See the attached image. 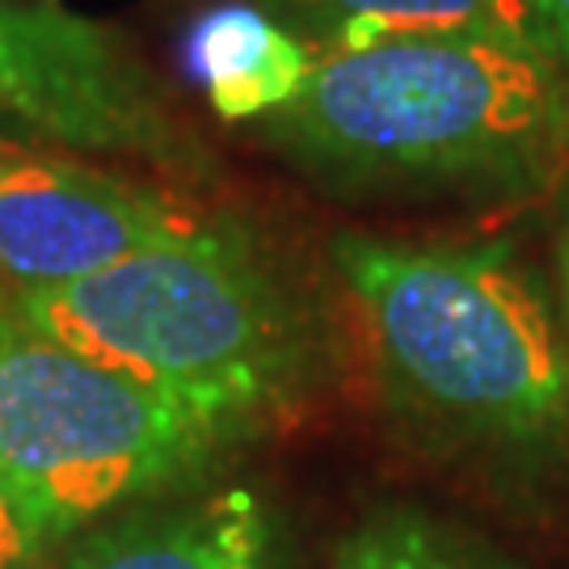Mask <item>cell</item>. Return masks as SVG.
<instances>
[{
  "mask_svg": "<svg viewBox=\"0 0 569 569\" xmlns=\"http://www.w3.org/2000/svg\"><path fill=\"white\" fill-rule=\"evenodd\" d=\"M329 270L388 427L409 448L536 472L569 456V350L510 244L346 228Z\"/></svg>",
  "mask_w": 569,
  "mask_h": 569,
  "instance_id": "1",
  "label": "cell"
},
{
  "mask_svg": "<svg viewBox=\"0 0 569 569\" xmlns=\"http://www.w3.org/2000/svg\"><path fill=\"white\" fill-rule=\"evenodd\" d=\"M9 296L51 338L237 448L291 418L326 371V317L312 291L228 211L89 279Z\"/></svg>",
  "mask_w": 569,
  "mask_h": 569,
  "instance_id": "2",
  "label": "cell"
},
{
  "mask_svg": "<svg viewBox=\"0 0 569 569\" xmlns=\"http://www.w3.org/2000/svg\"><path fill=\"white\" fill-rule=\"evenodd\" d=\"M308 178L350 190H519L569 152V77L493 34L317 51L291 102L253 122Z\"/></svg>",
  "mask_w": 569,
  "mask_h": 569,
  "instance_id": "3",
  "label": "cell"
},
{
  "mask_svg": "<svg viewBox=\"0 0 569 569\" xmlns=\"http://www.w3.org/2000/svg\"><path fill=\"white\" fill-rule=\"evenodd\" d=\"M237 451L51 338L0 287V472L47 557L114 510L220 477Z\"/></svg>",
  "mask_w": 569,
  "mask_h": 569,
  "instance_id": "4",
  "label": "cell"
},
{
  "mask_svg": "<svg viewBox=\"0 0 569 569\" xmlns=\"http://www.w3.org/2000/svg\"><path fill=\"white\" fill-rule=\"evenodd\" d=\"M0 136L127 164L186 190L216 178V157L136 47L60 0H0Z\"/></svg>",
  "mask_w": 569,
  "mask_h": 569,
  "instance_id": "5",
  "label": "cell"
},
{
  "mask_svg": "<svg viewBox=\"0 0 569 569\" xmlns=\"http://www.w3.org/2000/svg\"><path fill=\"white\" fill-rule=\"evenodd\" d=\"M220 211L186 186L0 136V287L56 291L140 249L186 237Z\"/></svg>",
  "mask_w": 569,
  "mask_h": 569,
  "instance_id": "6",
  "label": "cell"
},
{
  "mask_svg": "<svg viewBox=\"0 0 569 569\" xmlns=\"http://www.w3.org/2000/svg\"><path fill=\"white\" fill-rule=\"evenodd\" d=\"M287 519L244 477H207L77 531L47 569H287Z\"/></svg>",
  "mask_w": 569,
  "mask_h": 569,
  "instance_id": "7",
  "label": "cell"
},
{
  "mask_svg": "<svg viewBox=\"0 0 569 569\" xmlns=\"http://www.w3.org/2000/svg\"><path fill=\"white\" fill-rule=\"evenodd\" d=\"M186 60L224 122H262L291 102L317 47L262 4H220L194 21Z\"/></svg>",
  "mask_w": 569,
  "mask_h": 569,
  "instance_id": "8",
  "label": "cell"
},
{
  "mask_svg": "<svg viewBox=\"0 0 569 569\" xmlns=\"http://www.w3.org/2000/svg\"><path fill=\"white\" fill-rule=\"evenodd\" d=\"M317 51L409 34H493L545 47L531 0H253Z\"/></svg>",
  "mask_w": 569,
  "mask_h": 569,
  "instance_id": "9",
  "label": "cell"
},
{
  "mask_svg": "<svg viewBox=\"0 0 569 569\" xmlns=\"http://www.w3.org/2000/svg\"><path fill=\"white\" fill-rule=\"evenodd\" d=\"M329 569H519L481 531L439 510L385 498L333 545Z\"/></svg>",
  "mask_w": 569,
  "mask_h": 569,
  "instance_id": "10",
  "label": "cell"
},
{
  "mask_svg": "<svg viewBox=\"0 0 569 569\" xmlns=\"http://www.w3.org/2000/svg\"><path fill=\"white\" fill-rule=\"evenodd\" d=\"M51 557L39 545V536L30 531L26 515H21L13 489L0 472V569H47Z\"/></svg>",
  "mask_w": 569,
  "mask_h": 569,
  "instance_id": "11",
  "label": "cell"
},
{
  "mask_svg": "<svg viewBox=\"0 0 569 569\" xmlns=\"http://www.w3.org/2000/svg\"><path fill=\"white\" fill-rule=\"evenodd\" d=\"M545 42H549L552 60L561 63V72L569 77V0H531Z\"/></svg>",
  "mask_w": 569,
  "mask_h": 569,
  "instance_id": "12",
  "label": "cell"
},
{
  "mask_svg": "<svg viewBox=\"0 0 569 569\" xmlns=\"http://www.w3.org/2000/svg\"><path fill=\"white\" fill-rule=\"evenodd\" d=\"M566 279H569V244H566Z\"/></svg>",
  "mask_w": 569,
  "mask_h": 569,
  "instance_id": "13",
  "label": "cell"
}]
</instances>
